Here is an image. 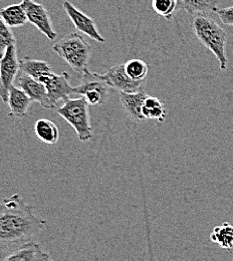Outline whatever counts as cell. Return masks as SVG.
<instances>
[{"label": "cell", "mask_w": 233, "mask_h": 261, "mask_svg": "<svg viewBox=\"0 0 233 261\" xmlns=\"http://www.w3.org/2000/svg\"><path fill=\"white\" fill-rule=\"evenodd\" d=\"M36 136L47 145H55L59 142L60 132L56 124L47 119H39L34 126Z\"/></svg>", "instance_id": "cell-16"}, {"label": "cell", "mask_w": 233, "mask_h": 261, "mask_svg": "<svg viewBox=\"0 0 233 261\" xmlns=\"http://www.w3.org/2000/svg\"><path fill=\"white\" fill-rule=\"evenodd\" d=\"M177 4L178 0H152V6L155 12L168 20L177 11Z\"/></svg>", "instance_id": "cell-21"}, {"label": "cell", "mask_w": 233, "mask_h": 261, "mask_svg": "<svg viewBox=\"0 0 233 261\" xmlns=\"http://www.w3.org/2000/svg\"><path fill=\"white\" fill-rule=\"evenodd\" d=\"M1 21L8 28H20L29 22L27 11L22 3L11 4L2 8L0 12Z\"/></svg>", "instance_id": "cell-14"}, {"label": "cell", "mask_w": 233, "mask_h": 261, "mask_svg": "<svg viewBox=\"0 0 233 261\" xmlns=\"http://www.w3.org/2000/svg\"><path fill=\"white\" fill-rule=\"evenodd\" d=\"M216 13L219 16L220 20L223 22V24L233 27V6L218 9Z\"/></svg>", "instance_id": "cell-23"}, {"label": "cell", "mask_w": 233, "mask_h": 261, "mask_svg": "<svg viewBox=\"0 0 233 261\" xmlns=\"http://www.w3.org/2000/svg\"><path fill=\"white\" fill-rule=\"evenodd\" d=\"M148 95L143 89L136 93H120V100L127 116L135 123H144L147 119L143 115V106Z\"/></svg>", "instance_id": "cell-11"}, {"label": "cell", "mask_w": 233, "mask_h": 261, "mask_svg": "<svg viewBox=\"0 0 233 261\" xmlns=\"http://www.w3.org/2000/svg\"><path fill=\"white\" fill-rule=\"evenodd\" d=\"M31 102L32 99L21 88L12 86L8 94L7 103L10 109L8 116L15 118H24L28 115Z\"/></svg>", "instance_id": "cell-13"}, {"label": "cell", "mask_w": 233, "mask_h": 261, "mask_svg": "<svg viewBox=\"0 0 233 261\" xmlns=\"http://www.w3.org/2000/svg\"><path fill=\"white\" fill-rule=\"evenodd\" d=\"M101 76L113 89L120 93H136L143 89L144 82L133 81L126 71L125 64L110 67Z\"/></svg>", "instance_id": "cell-9"}, {"label": "cell", "mask_w": 233, "mask_h": 261, "mask_svg": "<svg viewBox=\"0 0 233 261\" xmlns=\"http://www.w3.org/2000/svg\"><path fill=\"white\" fill-rule=\"evenodd\" d=\"M20 70L23 73L34 77L36 81H39L42 76L53 71L51 66L48 63L34 60L29 57H25L20 61Z\"/></svg>", "instance_id": "cell-17"}, {"label": "cell", "mask_w": 233, "mask_h": 261, "mask_svg": "<svg viewBox=\"0 0 233 261\" xmlns=\"http://www.w3.org/2000/svg\"><path fill=\"white\" fill-rule=\"evenodd\" d=\"M210 240L218 244L222 249L230 251L233 249V225L224 222L216 226L210 234Z\"/></svg>", "instance_id": "cell-18"}, {"label": "cell", "mask_w": 233, "mask_h": 261, "mask_svg": "<svg viewBox=\"0 0 233 261\" xmlns=\"http://www.w3.org/2000/svg\"><path fill=\"white\" fill-rule=\"evenodd\" d=\"M12 44H16V39L11 32L10 28H8L2 21L0 22V48L1 56L4 54L6 48Z\"/></svg>", "instance_id": "cell-22"}, {"label": "cell", "mask_w": 233, "mask_h": 261, "mask_svg": "<svg viewBox=\"0 0 233 261\" xmlns=\"http://www.w3.org/2000/svg\"><path fill=\"white\" fill-rule=\"evenodd\" d=\"M125 67L128 75L137 82H144L149 70L148 65L139 59L130 60L125 64Z\"/></svg>", "instance_id": "cell-20"}, {"label": "cell", "mask_w": 233, "mask_h": 261, "mask_svg": "<svg viewBox=\"0 0 233 261\" xmlns=\"http://www.w3.org/2000/svg\"><path fill=\"white\" fill-rule=\"evenodd\" d=\"M56 112L74 129L80 141L88 142L92 139L89 103L84 97L68 99L62 107H58Z\"/></svg>", "instance_id": "cell-4"}, {"label": "cell", "mask_w": 233, "mask_h": 261, "mask_svg": "<svg viewBox=\"0 0 233 261\" xmlns=\"http://www.w3.org/2000/svg\"><path fill=\"white\" fill-rule=\"evenodd\" d=\"M46 226V221L37 217L34 208L28 205L21 196L13 194L4 198L0 213L1 246L27 243Z\"/></svg>", "instance_id": "cell-1"}, {"label": "cell", "mask_w": 233, "mask_h": 261, "mask_svg": "<svg viewBox=\"0 0 233 261\" xmlns=\"http://www.w3.org/2000/svg\"><path fill=\"white\" fill-rule=\"evenodd\" d=\"M143 115L147 120H155L162 123L166 118L165 106L159 98L148 96L144 101Z\"/></svg>", "instance_id": "cell-19"}, {"label": "cell", "mask_w": 233, "mask_h": 261, "mask_svg": "<svg viewBox=\"0 0 233 261\" xmlns=\"http://www.w3.org/2000/svg\"><path fill=\"white\" fill-rule=\"evenodd\" d=\"M2 261H53L49 255L44 252L41 246L34 242L29 241L21 244L17 249L7 255Z\"/></svg>", "instance_id": "cell-12"}, {"label": "cell", "mask_w": 233, "mask_h": 261, "mask_svg": "<svg viewBox=\"0 0 233 261\" xmlns=\"http://www.w3.org/2000/svg\"><path fill=\"white\" fill-rule=\"evenodd\" d=\"M192 29L200 42L216 57L221 70L227 68L226 40L225 31L211 18L204 14L195 15L192 21Z\"/></svg>", "instance_id": "cell-2"}, {"label": "cell", "mask_w": 233, "mask_h": 261, "mask_svg": "<svg viewBox=\"0 0 233 261\" xmlns=\"http://www.w3.org/2000/svg\"><path fill=\"white\" fill-rule=\"evenodd\" d=\"M53 51L62 58L74 71L83 74L92 56V46L76 33H71L56 41Z\"/></svg>", "instance_id": "cell-3"}, {"label": "cell", "mask_w": 233, "mask_h": 261, "mask_svg": "<svg viewBox=\"0 0 233 261\" xmlns=\"http://www.w3.org/2000/svg\"><path fill=\"white\" fill-rule=\"evenodd\" d=\"M17 87L21 88L28 94L32 101L40 103L45 109H55L48 97L47 90L42 83L22 72V74L17 79Z\"/></svg>", "instance_id": "cell-10"}, {"label": "cell", "mask_w": 233, "mask_h": 261, "mask_svg": "<svg viewBox=\"0 0 233 261\" xmlns=\"http://www.w3.org/2000/svg\"><path fill=\"white\" fill-rule=\"evenodd\" d=\"M219 0H178L177 11L184 10L190 15L216 12Z\"/></svg>", "instance_id": "cell-15"}, {"label": "cell", "mask_w": 233, "mask_h": 261, "mask_svg": "<svg viewBox=\"0 0 233 261\" xmlns=\"http://www.w3.org/2000/svg\"><path fill=\"white\" fill-rule=\"evenodd\" d=\"M19 69L20 62L17 59L16 44H12L6 48L0 60V97L3 102L8 101L9 90L13 86Z\"/></svg>", "instance_id": "cell-5"}, {"label": "cell", "mask_w": 233, "mask_h": 261, "mask_svg": "<svg viewBox=\"0 0 233 261\" xmlns=\"http://www.w3.org/2000/svg\"><path fill=\"white\" fill-rule=\"evenodd\" d=\"M63 6L65 8V11L67 12V16L71 20L74 28L80 33L86 34L87 36L91 37L92 39L98 41V42H105V37L100 34L96 22L93 18L79 10L72 3H70L68 0H65L63 3Z\"/></svg>", "instance_id": "cell-8"}, {"label": "cell", "mask_w": 233, "mask_h": 261, "mask_svg": "<svg viewBox=\"0 0 233 261\" xmlns=\"http://www.w3.org/2000/svg\"><path fill=\"white\" fill-rule=\"evenodd\" d=\"M21 3L27 11L29 22L34 25L40 33H43L49 40H55L57 38V32L53 27L46 8L34 0H22Z\"/></svg>", "instance_id": "cell-7"}, {"label": "cell", "mask_w": 233, "mask_h": 261, "mask_svg": "<svg viewBox=\"0 0 233 261\" xmlns=\"http://www.w3.org/2000/svg\"><path fill=\"white\" fill-rule=\"evenodd\" d=\"M68 81L69 76L67 72L57 74L54 71L45 74L38 81L45 86L48 97L55 107V110L58 108L57 105L60 101L66 102L70 99L71 96H74L73 87L69 85Z\"/></svg>", "instance_id": "cell-6"}]
</instances>
